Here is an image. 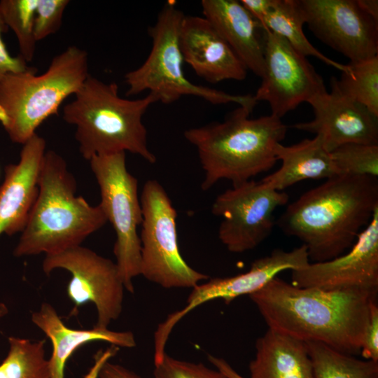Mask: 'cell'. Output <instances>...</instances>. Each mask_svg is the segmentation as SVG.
Segmentation results:
<instances>
[{
    "label": "cell",
    "mask_w": 378,
    "mask_h": 378,
    "mask_svg": "<svg viewBox=\"0 0 378 378\" xmlns=\"http://www.w3.org/2000/svg\"><path fill=\"white\" fill-rule=\"evenodd\" d=\"M248 296L269 328L354 356L377 292L299 288L276 276Z\"/></svg>",
    "instance_id": "6da1fadb"
},
{
    "label": "cell",
    "mask_w": 378,
    "mask_h": 378,
    "mask_svg": "<svg viewBox=\"0 0 378 378\" xmlns=\"http://www.w3.org/2000/svg\"><path fill=\"white\" fill-rule=\"evenodd\" d=\"M377 208V178L338 175L303 193L276 223L302 242L309 259L323 262L350 249Z\"/></svg>",
    "instance_id": "7a4b0ae2"
},
{
    "label": "cell",
    "mask_w": 378,
    "mask_h": 378,
    "mask_svg": "<svg viewBox=\"0 0 378 378\" xmlns=\"http://www.w3.org/2000/svg\"><path fill=\"white\" fill-rule=\"evenodd\" d=\"M252 111L239 106L223 122L184 132L185 139L197 149L204 172L202 190L223 179L232 186L240 184L276 163L275 148L284 139L288 127L272 114L250 118Z\"/></svg>",
    "instance_id": "3957f363"
},
{
    "label": "cell",
    "mask_w": 378,
    "mask_h": 378,
    "mask_svg": "<svg viewBox=\"0 0 378 378\" xmlns=\"http://www.w3.org/2000/svg\"><path fill=\"white\" fill-rule=\"evenodd\" d=\"M76 181L65 160L45 153L38 178V194L13 250L15 257L52 255L80 246L107 222L99 204L76 195Z\"/></svg>",
    "instance_id": "277c9868"
},
{
    "label": "cell",
    "mask_w": 378,
    "mask_h": 378,
    "mask_svg": "<svg viewBox=\"0 0 378 378\" xmlns=\"http://www.w3.org/2000/svg\"><path fill=\"white\" fill-rule=\"evenodd\" d=\"M74 96L64 106L62 118L76 127L75 139L85 160L128 151L150 164L156 162L142 121L150 106L158 102L154 94L122 98L115 83H106L90 74Z\"/></svg>",
    "instance_id": "5b68a950"
},
{
    "label": "cell",
    "mask_w": 378,
    "mask_h": 378,
    "mask_svg": "<svg viewBox=\"0 0 378 378\" xmlns=\"http://www.w3.org/2000/svg\"><path fill=\"white\" fill-rule=\"evenodd\" d=\"M88 54L71 46L55 55L47 70L10 73L0 79V123L10 140L23 145L90 75Z\"/></svg>",
    "instance_id": "8992f818"
},
{
    "label": "cell",
    "mask_w": 378,
    "mask_h": 378,
    "mask_svg": "<svg viewBox=\"0 0 378 378\" xmlns=\"http://www.w3.org/2000/svg\"><path fill=\"white\" fill-rule=\"evenodd\" d=\"M184 14L174 1H167L148 29L152 48L145 62L125 75L127 97L148 91L158 102L172 104L183 96L192 95L212 104L236 103L253 109V95L231 94L190 82L183 70V58L179 46V30Z\"/></svg>",
    "instance_id": "52a82bcc"
},
{
    "label": "cell",
    "mask_w": 378,
    "mask_h": 378,
    "mask_svg": "<svg viewBox=\"0 0 378 378\" xmlns=\"http://www.w3.org/2000/svg\"><path fill=\"white\" fill-rule=\"evenodd\" d=\"M89 162L100 190L99 204L116 235L115 264L125 288L133 293V279L141 274L137 227L143 217L138 181L127 169L125 152L95 155Z\"/></svg>",
    "instance_id": "ba28073f"
},
{
    "label": "cell",
    "mask_w": 378,
    "mask_h": 378,
    "mask_svg": "<svg viewBox=\"0 0 378 378\" xmlns=\"http://www.w3.org/2000/svg\"><path fill=\"white\" fill-rule=\"evenodd\" d=\"M140 202V275L165 288H192L208 279L209 276L191 267L180 253L177 212L163 186L157 180H148Z\"/></svg>",
    "instance_id": "9c48e42d"
},
{
    "label": "cell",
    "mask_w": 378,
    "mask_h": 378,
    "mask_svg": "<svg viewBox=\"0 0 378 378\" xmlns=\"http://www.w3.org/2000/svg\"><path fill=\"white\" fill-rule=\"evenodd\" d=\"M56 269L71 274L66 294L74 304L71 315L86 303H93L97 310L96 327L106 328L119 318L122 310L124 284L115 262L92 250L80 246L62 252L46 255L43 272L49 275Z\"/></svg>",
    "instance_id": "30bf717a"
},
{
    "label": "cell",
    "mask_w": 378,
    "mask_h": 378,
    "mask_svg": "<svg viewBox=\"0 0 378 378\" xmlns=\"http://www.w3.org/2000/svg\"><path fill=\"white\" fill-rule=\"evenodd\" d=\"M288 199L287 193L269 188L261 181L232 186L218 195L211 206V213L222 218L220 241L232 253L255 248L270 236L275 210Z\"/></svg>",
    "instance_id": "8fae6325"
},
{
    "label": "cell",
    "mask_w": 378,
    "mask_h": 378,
    "mask_svg": "<svg viewBox=\"0 0 378 378\" xmlns=\"http://www.w3.org/2000/svg\"><path fill=\"white\" fill-rule=\"evenodd\" d=\"M264 72L253 97L268 103L271 114L281 118L326 89L307 57L284 38L262 29Z\"/></svg>",
    "instance_id": "7c38bea8"
},
{
    "label": "cell",
    "mask_w": 378,
    "mask_h": 378,
    "mask_svg": "<svg viewBox=\"0 0 378 378\" xmlns=\"http://www.w3.org/2000/svg\"><path fill=\"white\" fill-rule=\"evenodd\" d=\"M311 31L333 50L356 62L378 55V22L357 0H295Z\"/></svg>",
    "instance_id": "4fadbf2b"
},
{
    "label": "cell",
    "mask_w": 378,
    "mask_h": 378,
    "mask_svg": "<svg viewBox=\"0 0 378 378\" xmlns=\"http://www.w3.org/2000/svg\"><path fill=\"white\" fill-rule=\"evenodd\" d=\"M309 263L307 250L303 244L289 251L276 248L270 255L255 260L245 273L212 278L206 283L199 284L192 288L186 305L170 314L158 325L154 335L155 346L164 348L175 325L198 306L216 299H222L230 304L239 296L257 292L281 272L302 270Z\"/></svg>",
    "instance_id": "5bb4252c"
},
{
    "label": "cell",
    "mask_w": 378,
    "mask_h": 378,
    "mask_svg": "<svg viewBox=\"0 0 378 378\" xmlns=\"http://www.w3.org/2000/svg\"><path fill=\"white\" fill-rule=\"evenodd\" d=\"M292 284L323 290H378V208L346 253L291 271Z\"/></svg>",
    "instance_id": "9a60e30c"
},
{
    "label": "cell",
    "mask_w": 378,
    "mask_h": 378,
    "mask_svg": "<svg viewBox=\"0 0 378 378\" xmlns=\"http://www.w3.org/2000/svg\"><path fill=\"white\" fill-rule=\"evenodd\" d=\"M330 86V92L326 90L308 102L314 119L290 127L315 134L329 153L346 144L378 145V116L344 94L334 76Z\"/></svg>",
    "instance_id": "2e32d148"
},
{
    "label": "cell",
    "mask_w": 378,
    "mask_h": 378,
    "mask_svg": "<svg viewBox=\"0 0 378 378\" xmlns=\"http://www.w3.org/2000/svg\"><path fill=\"white\" fill-rule=\"evenodd\" d=\"M178 38L183 61L207 82L246 78L247 69L205 18L184 15Z\"/></svg>",
    "instance_id": "e0dca14e"
},
{
    "label": "cell",
    "mask_w": 378,
    "mask_h": 378,
    "mask_svg": "<svg viewBox=\"0 0 378 378\" xmlns=\"http://www.w3.org/2000/svg\"><path fill=\"white\" fill-rule=\"evenodd\" d=\"M45 139L34 134L22 145L17 164L5 167L0 186V236L22 232L38 194V178Z\"/></svg>",
    "instance_id": "ac0fdd59"
},
{
    "label": "cell",
    "mask_w": 378,
    "mask_h": 378,
    "mask_svg": "<svg viewBox=\"0 0 378 378\" xmlns=\"http://www.w3.org/2000/svg\"><path fill=\"white\" fill-rule=\"evenodd\" d=\"M205 18L227 42L247 70L258 77L264 72L260 24L237 0H202Z\"/></svg>",
    "instance_id": "d6986e66"
},
{
    "label": "cell",
    "mask_w": 378,
    "mask_h": 378,
    "mask_svg": "<svg viewBox=\"0 0 378 378\" xmlns=\"http://www.w3.org/2000/svg\"><path fill=\"white\" fill-rule=\"evenodd\" d=\"M31 322L50 340L52 354L48 359L52 378H64L67 360L83 345L93 342H106L117 347L136 346L130 331H113L94 326L91 329H73L67 327L55 309L43 302L31 315Z\"/></svg>",
    "instance_id": "ffe728a7"
},
{
    "label": "cell",
    "mask_w": 378,
    "mask_h": 378,
    "mask_svg": "<svg viewBox=\"0 0 378 378\" xmlns=\"http://www.w3.org/2000/svg\"><path fill=\"white\" fill-rule=\"evenodd\" d=\"M255 348L250 378H314L304 341L268 328Z\"/></svg>",
    "instance_id": "44dd1931"
},
{
    "label": "cell",
    "mask_w": 378,
    "mask_h": 378,
    "mask_svg": "<svg viewBox=\"0 0 378 378\" xmlns=\"http://www.w3.org/2000/svg\"><path fill=\"white\" fill-rule=\"evenodd\" d=\"M275 154L281 166L261 180L265 186L275 190L282 191L307 179L326 180L339 175L330 153L318 136L288 146L279 143Z\"/></svg>",
    "instance_id": "7402d4cb"
},
{
    "label": "cell",
    "mask_w": 378,
    "mask_h": 378,
    "mask_svg": "<svg viewBox=\"0 0 378 378\" xmlns=\"http://www.w3.org/2000/svg\"><path fill=\"white\" fill-rule=\"evenodd\" d=\"M304 24L295 0H275L272 10L261 24L262 29H268L284 38L296 51L305 56L315 57L342 72L348 69L324 55L316 49L304 34Z\"/></svg>",
    "instance_id": "603a6c76"
},
{
    "label": "cell",
    "mask_w": 378,
    "mask_h": 378,
    "mask_svg": "<svg viewBox=\"0 0 378 378\" xmlns=\"http://www.w3.org/2000/svg\"><path fill=\"white\" fill-rule=\"evenodd\" d=\"M314 378H378V362L361 360L316 341H305Z\"/></svg>",
    "instance_id": "cb8c5ba5"
},
{
    "label": "cell",
    "mask_w": 378,
    "mask_h": 378,
    "mask_svg": "<svg viewBox=\"0 0 378 378\" xmlns=\"http://www.w3.org/2000/svg\"><path fill=\"white\" fill-rule=\"evenodd\" d=\"M9 349L0 363V378H52L45 340L10 336Z\"/></svg>",
    "instance_id": "d4e9b609"
},
{
    "label": "cell",
    "mask_w": 378,
    "mask_h": 378,
    "mask_svg": "<svg viewBox=\"0 0 378 378\" xmlns=\"http://www.w3.org/2000/svg\"><path fill=\"white\" fill-rule=\"evenodd\" d=\"M346 71L336 78L338 88L378 116V55L347 64Z\"/></svg>",
    "instance_id": "484cf974"
},
{
    "label": "cell",
    "mask_w": 378,
    "mask_h": 378,
    "mask_svg": "<svg viewBox=\"0 0 378 378\" xmlns=\"http://www.w3.org/2000/svg\"><path fill=\"white\" fill-rule=\"evenodd\" d=\"M37 0H1L0 11L8 29L14 32L20 56L27 63L34 56L36 45L34 24Z\"/></svg>",
    "instance_id": "4316f807"
},
{
    "label": "cell",
    "mask_w": 378,
    "mask_h": 378,
    "mask_svg": "<svg viewBox=\"0 0 378 378\" xmlns=\"http://www.w3.org/2000/svg\"><path fill=\"white\" fill-rule=\"evenodd\" d=\"M330 153L339 175L378 176V145L346 144Z\"/></svg>",
    "instance_id": "83f0119b"
},
{
    "label": "cell",
    "mask_w": 378,
    "mask_h": 378,
    "mask_svg": "<svg viewBox=\"0 0 378 378\" xmlns=\"http://www.w3.org/2000/svg\"><path fill=\"white\" fill-rule=\"evenodd\" d=\"M153 375L155 378H227L202 363L176 359L167 354L161 363L155 365Z\"/></svg>",
    "instance_id": "f1b7e54d"
},
{
    "label": "cell",
    "mask_w": 378,
    "mask_h": 378,
    "mask_svg": "<svg viewBox=\"0 0 378 378\" xmlns=\"http://www.w3.org/2000/svg\"><path fill=\"white\" fill-rule=\"evenodd\" d=\"M69 0H37L34 32L38 42L56 33L60 28Z\"/></svg>",
    "instance_id": "f546056e"
},
{
    "label": "cell",
    "mask_w": 378,
    "mask_h": 378,
    "mask_svg": "<svg viewBox=\"0 0 378 378\" xmlns=\"http://www.w3.org/2000/svg\"><path fill=\"white\" fill-rule=\"evenodd\" d=\"M365 360L378 362V305L377 299L370 305L367 324L363 335L360 353Z\"/></svg>",
    "instance_id": "4dcf8cb0"
},
{
    "label": "cell",
    "mask_w": 378,
    "mask_h": 378,
    "mask_svg": "<svg viewBox=\"0 0 378 378\" xmlns=\"http://www.w3.org/2000/svg\"><path fill=\"white\" fill-rule=\"evenodd\" d=\"M8 29V27L0 11V79L8 74L22 72L30 68L20 55L13 57L7 50L2 40V34Z\"/></svg>",
    "instance_id": "1f68e13d"
},
{
    "label": "cell",
    "mask_w": 378,
    "mask_h": 378,
    "mask_svg": "<svg viewBox=\"0 0 378 378\" xmlns=\"http://www.w3.org/2000/svg\"><path fill=\"white\" fill-rule=\"evenodd\" d=\"M99 378H141L130 369L105 360L101 365L99 372Z\"/></svg>",
    "instance_id": "d6a6232c"
},
{
    "label": "cell",
    "mask_w": 378,
    "mask_h": 378,
    "mask_svg": "<svg viewBox=\"0 0 378 378\" xmlns=\"http://www.w3.org/2000/svg\"><path fill=\"white\" fill-rule=\"evenodd\" d=\"M275 0H241L240 2L261 27L264 19L272 10ZM262 29V28H261Z\"/></svg>",
    "instance_id": "836d02e7"
},
{
    "label": "cell",
    "mask_w": 378,
    "mask_h": 378,
    "mask_svg": "<svg viewBox=\"0 0 378 378\" xmlns=\"http://www.w3.org/2000/svg\"><path fill=\"white\" fill-rule=\"evenodd\" d=\"M209 361L220 372L225 374L227 378H244L239 374L224 358L208 356Z\"/></svg>",
    "instance_id": "e575fe53"
},
{
    "label": "cell",
    "mask_w": 378,
    "mask_h": 378,
    "mask_svg": "<svg viewBox=\"0 0 378 378\" xmlns=\"http://www.w3.org/2000/svg\"><path fill=\"white\" fill-rule=\"evenodd\" d=\"M360 8L375 21L378 22V1L357 0Z\"/></svg>",
    "instance_id": "d590c367"
},
{
    "label": "cell",
    "mask_w": 378,
    "mask_h": 378,
    "mask_svg": "<svg viewBox=\"0 0 378 378\" xmlns=\"http://www.w3.org/2000/svg\"><path fill=\"white\" fill-rule=\"evenodd\" d=\"M8 314V308L4 302H0V318L4 317Z\"/></svg>",
    "instance_id": "8d00e7d4"
},
{
    "label": "cell",
    "mask_w": 378,
    "mask_h": 378,
    "mask_svg": "<svg viewBox=\"0 0 378 378\" xmlns=\"http://www.w3.org/2000/svg\"><path fill=\"white\" fill-rule=\"evenodd\" d=\"M97 374L94 372H90L85 378H97Z\"/></svg>",
    "instance_id": "74e56055"
}]
</instances>
